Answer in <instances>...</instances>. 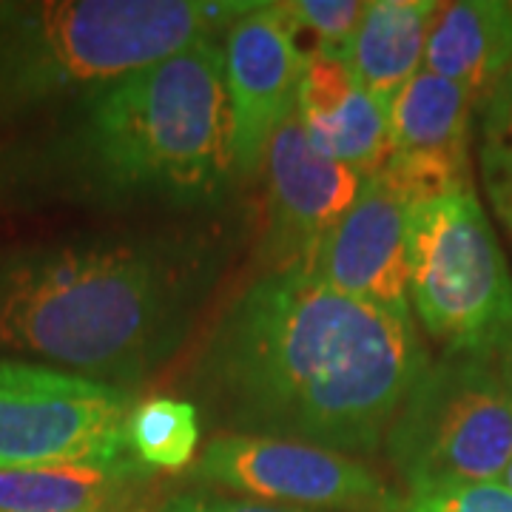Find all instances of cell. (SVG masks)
<instances>
[{
  "label": "cell",
  "instance_id": "6da1fadb",
  "mask_svg": "<svg viewBox=\"0 0 512 512\" xmlns=\"http://www.w3.org/2000/svg\"><path fill=\"white\" fill-rule=\"evenodd\" d=\"M413 313L271 271L222 313L202 376L234 433L373 456L427 370Z\"/></svg>",
  "mask_w": 512,
  "mask_h": 512
},
{
  "label": "cell",
  "instance_id": "7a4b0ae2",
  "mask_svg": "<svg viewBox=\"0 0 512 512\" xmlns=\"http://www.w3.org/2000/svg\"><path fill=\"white\" fill-rule=\"evenodd\" d=\"M222 37L83 94L0 148V202L220 200L237 177Z\"/></svg>",
  "mask_w": 512,
  "mask_h": 512
},
{
  "label": "cell",
  "instance_id": "3957f363",
  "mask_svg": "<svg viewBox=\"0 0 512 512\" xmlns=\"http://www.w3.org/2000/svg\"><path fill=\"white\" fill-rule=\"evenodd\" d=\"M183 268L157 245L83 239L0 256V350L123 387L180 336Z\"/></svg>",
  "mask_w": 512,
  "mask_h": 512
},
{
  "label": "cell",
  "instance_id": "277c9868",
  "mask_svg": "<svg viewBox=\"0 0 512 512\" xmlns=\"http://www.w3.org/2000/svg\"><path fill=\"white\" fill-rule=\"evenodd\" d=\"M245 0L0 3V126L222 37Z\"/></svg>",
  "mask_w": 512,
  "mask_h": 512
},
{
  "label": "cell",
  "instance_id": "5b68a950",
  "mask_svg": "<svg viewBox=\"0 0 512 512\" xmlns=\"http://www.w3.org/2000/svg\"><path fill=\"white\" fill-rule=\"evenodd\" d=\"M410 311L447 356L495 359L512 333V276L473 188L413 205Z\"/></svg>",
  "mask_w": 512,
  "mask_h": 512
},
{
  "label": "cell",
  "instance_id": "8992f818",
  "mask_svg": "<svg viewBox=\"0 0 512 512\" xmlns=\"http://www.w3.org/2000/svg\"><path fill=\"white\" fill-rule=\"evenodd\" d=\"M413 495L501 481L512 461V393L495 359L441 356L413 384L384 436Z\"/></svg>",
  "mask_w": 512,
  "mask_h": 512
},
{
  "label": "cell",
  "instance_id": "52a82bcc",
  "mask_svg": "<svg viewBox=\"0 0 512 512\" xmlns=\"http://www.w3.org/2000/svg\"><path fill=\"white\" fill-rule=\"evenodd\" d=\"M126 387L0 359V470L128 450Z\"/></svg>",
  "mask_w": 512,
  "mask_h": 512
},
{
  "label": "cell",
  "instance_id": "ba28073f",
  "mask_svg": "<svg viewBox=\"0 0 512 512\" xmlns=\"http://www.w3.org/2000/svg\"><path fill=\"white\" fill-rule=\"evenodd\" d=\"M194 473L245 498L305 512H402L407 507V498L359 458L271 436H214L202 447Z\"/></svg>",
  "mask_w": 512,
  "mask_h": 512
},
{
  "label": "cell",
  "instance_id": "9c48e42d",
  "mask_svg": "<svg viewBox=\"0 0 512 512\" xmlns=\"http://www.w3.org/2000/svg\"><path fill=\"white\" fill-rule=\"evenodd\" d=\"M237 177H256L274 134L296 114L302 60L276 3H254L222 37Z\"/></svg>",
  "mask_w": 512,
  "mask_h": 512
},
{
  "label": "cell",
  "instance_id": "30bf717a",
  "mask_svg": "<svg viewBox=\"0 0 512 512\" xmlns=\"http://www.w3.org/2000/svg\"><path fill=\"white\" fill-rule=\"evenodd\" d=\"M268 171V251L274 271H305L328 237L359 200L367 177L316 154L293 114L265 154Z\"/></svg>",
  "mask_w": 512,
  "mask_h": 512
},
{
  "label": "cell",
  "instance_id": "8fae6325",
  "mask_svg": "<svg viewBox=\"0 0 512 512\" xmlns=\"http://www.w3.org/2000/svg\"><path fill=\"white\" fill-rule=\"evenodd\" d=\"M413 205L382 177H367L359 200L311 256L305 274L333 291L373 302L379 308L410 313L407 231Z\"/></svg>",
  "mask_w": 512,
  "mask_h": 512
},
{
  "label": "cell",
  "instance_id": "7c38bea8",
  "mask_svg": "<svg viewBox=\"0 0 512 512\" xmlns=\"http://www.w3.org/2000/svg\"><path fill=\"white\" fill-rule=\"evenodd\" d=\"M296 117L316 154L365 177L393 157L387 109L359 86L342 57L313 52L302 60Z\"/></svg>",
  "mask_w": 512,
  "mask_h": 512
},
{
  "label": "cell",
  "instance_id": "4fadbf2b",
  "mask_svg": "<svg viewBox=\"0 0 512 512\" xmlns=\"http://www.w3.org/2000/svg\"><path fill=\"white\" fill-rule=\"evenodd\" d=\"M424 69L464 86L476 106L512 72V3H439L430 26Z\"/></svg>",
  "mask_w": 512,
  "mask_h": 512
},
{
  "label": "cell",
  "instance_id": "5bb4252c",
  "mask_svg": "<svg viewBox=\"0 0 512 512\" xmlns=\"http://www.w3.org/2000/svg\"><path fill=\"white\" fill-rule=\"evenodd\" d=\"M151 473L131 450L0 470V512H111Z\"/></svg>",
  "mask_w": 512,
  "mask_h": 512
},
{
  "label": "cell",
  "instance_id": "9a60e30c",
  "mask_svg": "<svg viewBox=\"0 0 512 512\" xmlns=\"http://www.w3.org/2000/svg\"><path fill=\"white\" fill-rule=\"evenodd\" d=\"M436 12V0H367L345 63L359 86L384 109L424 69Z\"/></svg>",
  "mask_w": 512,
  "mask_h": 512
},
{
  "label": "cell",
  "instance_id": "2e32d148",
  "mask_svg": "<svg viewBox=\"0 0 512 512\" xmlns=\"http://www.w3.org/2000/svg\"><path fill=\"white\" fill-rule=\"evenodd\" d=\"M476 100L464 86L421 69L387 106L390 143L396 151H430L467 160Z\"/></svg>",
  "mask_w": 512,
  "mask_h": 512
},
{
  "label": "cell",
  "instance_id": "e0dca14e",
  "mask_svg": "<svg viewBox=\"0 0 512 512\" xmlns=\"http://www.w3.org/2000/svg\"><path fill=\"white\" fill-rule=\"evenodd\" d=\"M128 450L146 470H183L200 447L197 407L171 396H151L131 407Z\"/></svg>",
  "mask_w": 512,
  "mask_h": 512
},
{
  "label": "cell",
  "instance_id": "ac0fdd59",
  "mask_svg": "<svg viewBox=\"0 0 512 512\" xmlns=\"http://www.w3.org/2000/svg\"><path fill=\"white\" fill-rule=\"evenodd\" d=\"M367 0H288L276 12L288 26L299 55L325 52L345 60L353 32L365 15Z\"/></svg>",
  "mask_w": 512,
  "mask_h": 512
},
{
  "label": "cell",
  "instance_id": "d6986e66",
  "mask_svg": "<svg viewBox=\"0 0 512 512\" xmlns=\"http://www.w3.org/2000/svg\"><path fill=\"white\" fill-rule=\"evenodd\" d=\"M481 180L495 214L512 234V97L501 89H495L484 100Z\"/></svg>",
  "mask_w": 512,
  "mask_h": 512
},
{
  "label": "cell",
  "instance_id": "ffe728a7",
  "mask_svg": "<svg viewBox=\"0 0 512 512\" xmlns=\"http://www.w3.org/2000/svg\"><path fill=\"white\" fill-rule=\"evenodd\" d=\"M402 512H512V490L501 481L461 484L413 495Z\"/></svg>",
  "mask_w": 512,
  "mask_h": 512
},
{
  "label": "cell",
  "instance_id": "44dd1931",
  "mask_svg": "<svg viewBox=\"0 0 512 512\" xmlns=\"http://www.w3.org/2000/svg\"><path fill=\"white\" fill-rule=\"evenodd\" d=\"M157 512H305L279 504H265L254 498H228V495H174Z\"/></svg>",
  "mask_w": 512,
  "mask_h": 512
},
{
  "label": "cell",
  "instance_id": "7402d4cb",
  "mask_svg": "<svg viewBox=\"0 0 512 512\" xmlns=\"http://www.w3.org/2000/svg\"><path fill=\"white\" fill-rule=\"evenodd\" d=\"M495 367H498L501 382L507 384V390L512 393V333H510V339L501 345V350L495 353Z\"/></svg>",
  "mask_w": 512,
  "mask_h": 512
},
{
  "label": "cell",
  "instance_id": "603a6c76",
  "mask_svg": "<svg viewBox=\"0 0 512 512\" xmlns=\"http://www.w3.org/2000/svg\"><path fill=\"white\" fill-rule=\"evenodd\" d=\"M495 89H501V92H504V94H510V97H512V72L507 74V77H504V80H501V83H498V86H495ZM495 89H493V92H495Z\"/></svg>",
  "mask_w": 512,
  "mask_h": 512
},
{
  "label": "cell",
  "instance_id": "cb8c5ba5",
  "mask_svg": "<svg viewBox=\"0 0 512 512\" xmlns=\"http://www.w3.org/2000/svg\"><path fill=\"white\" fill-rule=\"evenodd\" d=\"M501 484H504V487H510V490H512V461H510V467H507V473L501 476Z\"/></svg>",
  "mask_w": 512,
  "mask_h": 512
}]
</instances>
